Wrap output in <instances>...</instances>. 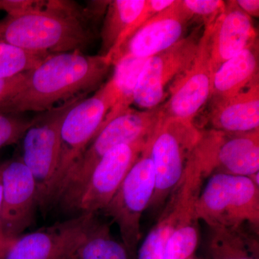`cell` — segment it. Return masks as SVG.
<instances>
[{"instance_id":"17","label":"cell","mask_w":259,"mask_h":259,"mask_svg":"<svg viewBox=\"0 0 259 259\" xmlns=\"http://www.w3.org/2000/svg\"><path fill=\"white\" fill-rule=\"evenodd\" d=\"M258 40L251 18L235 1L225 2L211 28L210 54L214 73L218 68Z\"/></svg>"},{"instance_id":"2","label":"cell","mask_w":259,"mask_h":259,"mask_svg":"<svg viewBox=\"0 0 259 259\" xmlns=\"http://www.w3.org/2000/svg\"><path fill=\"white\" fill-rule=\"evenodd\" d=\"M73 3L51 1L47 9L0 20V44L47 54L81 51L91 35Z\"/></svg>"},{"instance_id":"25","label":"cell","mask_w":259,"mask_h":259,"mask_svg":"<svg viewBox=\"0 0 259 259\" xmlns=\"http://www.w3.org/2000/svg\"><path fill=\"white\" fill-rule=\"evenodd\" d=\"M179 5L191 20L202 21L204 26L212 24L221 14L225 2L218 0H179Z\"/></svg>"},{"instance_id":"4","label":"cell","mask_w":259,"mask_h":259,"mask_svg":"<svg viewBox=\"0 0 259 259\" xmlns=\"http://www.w3.org/2000/svg\"><path fill=\"white\" fill-rule=\"evenodd\" d=\"M201 134L193 122L159 119L149 144L155 190L148 209L153 213L159 214L180 183Z\"/></svg>"},{"instance_id":"10","label":"cell","mask_w":259,"mask_h":259,"mask_svg":"<svg viewBox=\"0 0 259 259\" xmlns=\"http://www.w3.org/2000/svg\"><path fill=\"white\" fill-rule=\"evenodd\" d=\"M195 150L204 179L214 174L249 177L259 172V129L238 134L202 131Z\"/></svg>"},{"instance_id":"8","label":"cell","mask_w":259,"mask_h":259,"mask_svg":"<svg viewBox=\"0 0 259 259\" xmlns=\"http://www.w3.org/2000/svg\"><path fill=\"white\" fill-rule=\"evenodd\" d=\"M150 140L115 195L102 210L117 224L122 243L131 256L141 240V218L148 208L155 190Z\"/></svg>"},{"instance_id":"6","label":"cell","mask_w":259,"mask_h":259,"mask_svg":"<svg viewBox=\"0 0 259 259\" xmlns=\"http://www.w3.org/2000/svg\"><path fill=\"white\" fill-rule=\"evenodd\" d=\"M159 119V107L144 111L130 107L107 122L94 138L71 172L58 203L64 208L72 200L97 163L112 148L119 145L149 139Z\"/></svg>"},{"instance_id":"31","label":"cell","mask_w":259,"mask_h":259,"mask_svg":"<svg viewBox=\"0 0 259 259\" xmlns=\"http://www.w3.org/2000/svg\"><path fill=\"white\" fill-rule=\"evenodd\" d=\"M13 239H7V238H0V259H3L5 252L8 250V247L11 244Z\"/></svg>"},{"instance_id":"18","label":"cell","mask_w":259,"mask_h":259,"mask_svg":"<svg viewBox=\"0 0 259 259\" xmlns=\"http://www.w3.org/2000/svg\"><path fill=\"white\" fill-rule=\"evenodd\" d=\"M209 120L212 130L228 134L259 129L258 79L233 96L212 102Z\"/></svg>"},{"instance_id":"20","label":"cell","mask_w":259,"mask_h":259,"mask_svg":"<svg viewBox=\"0 0 259 259\" xmlns=\"http://www.w3.org/2000/svg\"><path fill=\"white\" fill-rule=\"evenodd\" d=\"M146 5L147 0L108 2L101 30L102 47L99 55L105 56L111 64L112 58L125 44L130 30Z\"/></svg>"},{"instance_id":"9","label":"cell","mask_w":259,"mask_h":259,"mask_svg":"<svg viewBox=\"0 0 259 259\" xmlns=\"http://www.w3.org/2000/svg\"><path fill=\"white\" fill-rule=\"evenodd\" d=\"M151 136L131 144L119 145L108 151L97 163L81 190L64 209L77 214H96L103 210Z\"/></svg>"},{"instance_id":"22","label":"cell","mask_w":259,"mask_h":259,"mask_svg":"<svg viewBox=\"0 0 259 259\" xmlns=\"http://www.w3.org/2000/svg\"><path fill=\"white\" fill-rule=\"evenodd\" d=\"M128 250L112 236L110 226L96 219L71 259H131Z\"/></svg>"},{"instance_id":"14","label":"cell","mask_w":259,"mask_h":259,"mask_svg":"<svg viewBox=\"0 0 259 259\" xmlns=\"http://www.w3.org/2000/svg\"><path fill=\"white\" fill-rule=\"evenodd\" d=\"M195 152L194 148L183 178L158 214V221L140 246L136 259H163L168 238L186 214L195 209L204 180L200 160Z\"/></svg>"},{"instance_id":"21","label":"cell","mask_w":259,"mask_h":259,"mask_svg":"<svg viewBox=\"0 0 259 259\" xmlns=\"http://www.w3.org/2000/svg\"><path fill=\"white\" fill-rule=\"evenodd\" d=\"M258 231L249 226L210 228L209 259H259Z\"/></svg>"},{"instance_id":"28","label":"cell","mask_w":259,"mask_h":259,"mask_svg":"<svg viewBox=\"0 0 259 259\" xmlns=\"http://www.w3.org/2000/svg\"><path fill=\"white\" fill-rule=\"evenodd\" d=\"M27 72L0 79V105L18 93L25 84Z\"/></svg>"},{"instance_id":"7","label":"cell","mask_w":259,"mask_h":259,"mask_svg":"<svg viewBox=\"0 0 259 259\" xmlns=\"http://www.w3.org/2000/svg\"><path fill=\"white\" fill-rule=\"evenodd\" d=\"M80 97L42 112L23 137L20 159L31 172L37 187V207H51V192L60 154L61 127L65 116Z\"/></svg>"},{"instance_id":"12","label":"cell","mask_w":259,"mask_h":259,"mask_svg":"<svg viewBox=\"0 0 259 259\" xmlns=\"http://www.w3.org/2000/svg\"><path fill=\"white\" fill-rule=\"evenodd\" d=\"M213 23L204 26L193 62L175 80L166 103L160 105L161 120L178 119L193 122L194 117L211 99L214 73L209 40Z\"/></svg>"},{"instance_id":"15","label":"cell","mask_w":259,"mask_h":259,"mask_svg":"<svg viewBox=\"0 0 259 259\" xmlns=\"http://www.w3.org/2000/svg\"><path fill=\"white\" fill-rule=\"evenodd\" d=\"M3 163L2 235L7 239H15L33 222L37 187L31 172L20 158Z\"/></svg>"},{"instance_id":"19","label":"cell","mask_w":259,"mask_h":259,"mask_svg":"<svg viewBox=\"0 0 259 259\" xmlns=\"http://www.w3.org/2000/svg\"><path fill=\"white\" fill-rule=\"evenodd\" d=\"M258 41L223 63L213 77L212 102L239 93L258 79Z\"/></svg>"},{"instance_id":"32","label":"cell","mask_w":259,"mask_h":259,"mask_svg":"<svg viewBox=\"0 0 259 259\" xmlns=\"http://www.w3.org/2000/svg\"><path fill=\"white\" fill-rule=\"evenodd\" d=\"M188 259H200V258H197V257H195V256H194V255H193V256L190 257V258H189Z\"/></svg>"},{"instance_id":"5","label":"cell","mask_w":259,"mask_h":259,"mask_svg":"<svg viewBox=\"0 0 259 259\" xmlns=\"http://www.w3.org/2000/svg\"><path fill=\"white\" fill-rule=\"evenodd\" d=\"M196 212L212 228H259V186L249 177L214 174L201 190Z\"/></svg>"},{"instance_id":"24","label":"cell","mask_w":259,"mask_h":259,"mask_svg":"<svg viewBox=\"0 0 259 259\" xmlns=\"http://www.w3.org/2000/svg\"><path fill=\"white\" fill-rule=\"evenodd\" d=\"M51 54L32 52L0 44V79L12 77L35 69Z\"/></svg>"},{"instance_id":"29","label":"cell","mask_w":259,"mask_h":259,"mask_svg":"<svg viewBox=\"0 0 259 259\" xmlns=\"http://www.w3.org/2000/svg\"><path fill=\"white\" fill-rule=\"evenodd\" d=\"M237 6L250 18H258L259 16L258 0H237Z\"/></svg>"},{"instance_id":"11","label":"cell","mask_w":259,"mask_h":259,"mask_svg":"<svg viewBox=\"0 0 259 259\" xmlns=\"http://www.w3.org/2000/svg\"><path fill=\"white\" fill-rule=\"evenodd\" d=\"M202 33L200 28H196L169 49L148 58L138 78L134 103L146 110L160 106L170 82L193 62Z\"/></svg>"},{"instance_id":"26","label":"cell","mask_w":259,"mask_h":259,"mask_svg":"<svg viewBox=\"0 0 259 259\" xmlns=\"http://www.w3.org/2000/svg\"><path fill=\"white\" fill-rule=\"evenodd\" d=\"M35 119L28 120L17 114L0 112V148L10 146L23 139Z\"/></svg>"},{"instance_id":"30","label":"cell","mask_w":259,"mask_h":259,"mask_svg":"<svg viewBox=\"0 0 259 259\" xmlns=\"http://www.w3.org/2000/svg\"><path fill=\"white\" fill-rule=\"evenodd\" d=\"M3 163H0V238H3L1 231V212L3 199Z\"/></svg>"},{"instance_id":"3","label":"cell","mask_w":259,"mask_h":259,"mask_svg":"<svg viewBox=\"0 0 259 259\" xmlns=\"http://www.w3.org/2000/svg\"><path fill=\"white\" fill-rule=\"evenodd\" d=\"M117 101L110 80L93 96L79 100L65 116L61 127L60 154L51 192V206L58 203L71 172Z\"/></svg>"},{"instance_id":"1","label":"cell","mask_w":259,"mask_h":259,"mask_svg":"<svg viewBox=\"0 0 259 259\" xmlns=\"http://www.w3.org/2000/svg\"><path fill=\"white\" fill-rule=\"evenodd\" d=\"M111 66L105 56L87 55L81 51L51 54L28 71L23 88L0 105V112L49 111L59 102L98 88Z\"/></svg>"},{"instance_id":"16","label":"cell","mask_w":259,"mask_h":259,"mask_svg":"<svg viewBox=\"0 0 259 259\" xmlns=\"http://www.w3.org/2000/svg\"><path fill=\"white\" fill-rule=\"evenodd\" d=\"M191 20L175 1L166 10L150 18L116 53L111 59L113 66L123 57L148 59L169 49L184 37Z\"/></svg>"},{"instance_id":"27","label":"cell","mask_w":259,"mask_h":259,"mask_svg":"<svg viewBox=\"0 0 259 259\" xmlns=\"http://www.w3.org/2000/svg\"><path fill=\"white\" fill-rule=\"evenodd\" d=\"M51 1H35V0H0V11H4L7 15L15 16L47 9Z\"/></svg>"},{"instance_id":"13","label":"cell","mask_w":259,"mask_h":259,"mask_svg":"<svg viewBox=\"0 0 259 259\" xmlns=\"http://www.w3.org/2000/svg\"><path fill=\"white\" fill-rule=\"evenodd\" d=\"M95 214H77L13 239L3 259H71L93 223Z\"/></svg>"},{"instance_id":"23","label":"cell","mask_w":259,"mask_h":259,"mask_svg":"<svg viewBox=\"0 0 259 259\" xmlns=\"http://www.w3.org/2000/svg\"><path fill=\"white\" fill-rule=\"evenodd\" d=\"M147 59L123 57L115 64V72L110 81L117 95L115 106L107 114L100 130L112 119L129 109L134 103L135 88L140 72Z\"/></svg>"}]
</instances>
